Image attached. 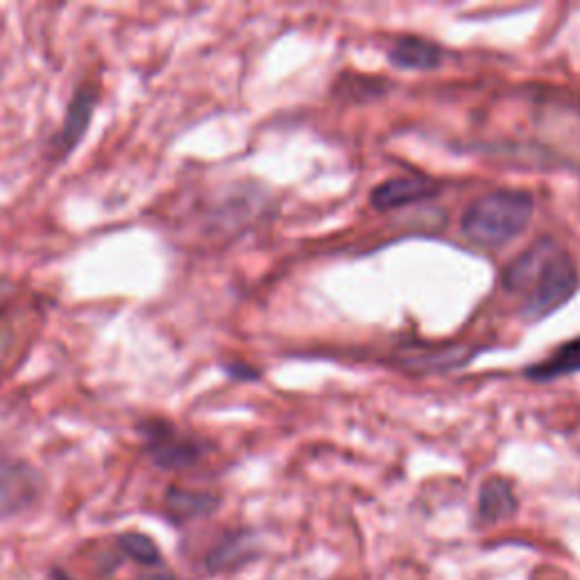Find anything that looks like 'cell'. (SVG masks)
Wrapping results in <instances>:
<instances>
[{
	"label": "cell",
	"mask_w": 580,
	"mask_h": 580,
	"mask_svg": "<svg viewBox=\"0 0 580 580\" xmlns=\"http://www.w3.org/2000/svg\"><path fill=\"white\" fill-rule=\"evenodd\" d=\"M503 284L510 293H522V318L539 322L554 316L578 293L580 272L573 259L551 238H539L522 257L508 265Z\"/></svg>",
	"instance_id": "cell-1"
},
{
	"label": "cell",
	"mask_w": 580,
	"mask_h": 580,
	"mask_svg": "<svg viewBox=\"0 0 580 580\" xmlns=\"http://www.w3.org/2000/svg\"><path fill=\"white\" fill-rule=\"evenodd\" d=\"M535 200L522 189H499L474 200L463 216V234L474 246L503 248L531 225Z\"/></svg>",
	"instance_id": "cell-2"
},
{
	"label": "cell",
	"mask_w": 580,
	"mask_h": 580,
	"mask_svg": "<svg viewBox=\"0 0 580 580\" xmlns=\"http://www.w3.org/2000/svg\"><path fill=\"white\" fill-rule=\"evenodd\" d=\"M144 456L163 471H184L207 456V445L168 418H141L136 422Z\"/></svg>",
	"instance_id": "cell-3"
},
{
	"label": "cell",
	"mask_w": 580,
	"mask_h": 580,
	"mask_svg": "<svg viewBox=\"0 0 580 580\" xmlns=\"http://www.w3.org/2000/svg\"><path fill=\"white\" fill-rule=\"evenodd\" d=\"M44 494V474L30 460L0 450V522L27 513Z\"/></svg>",
	"instance_id": "cell-4"
},
{
	"label": "cell",
	"mask_w": 580,
	"mask_h": 580,
	"mask_svg": "<svg viewBox=\"0 0 580 580\" xmlns=\"http://www.w3.org/2000/svg\"><path fill=\"white\" fill-rule=\"evenodd\" d=\"M98 102H100V89L91 80L73 89L71 98L66 102L59 129L50 136V141L46 146L50 163L66 161L80 148V144L87 139V134L91 129Z\"/></svg>",
	"instance_id": "cell-5"
},
{
	"label": "cell",
	"mask_w": 580,
	"mask_h": 580,
	"mask_svg": "<svg viewBox=\"0 0 580 580\" xmlns=\"http://www.w3.org/2000/svg\"><path fill=\"white\" fill-rule=\"evenodd\" d=\"M440 193V184L429 178L408 175V178H393L374 186L369 193V204L379 212H390L406 207V204H416L422 200H431Z\"/></svg>",
	"instance_id": "cell-6"
},
{
	"label": "cell",
	"mask_w": 580,
	"mask_h": 580,
	"mask_svg": "<svg viewBox=\"0 0 580 580\" xmlns=\"http://www.w3.org/2000/svg\"><path fill=\"white\" fill-rule=\"evenodd\" d=\"M220 508V497L207 490H189L170 486L163 494V510L170 522L186 524L214 515Z\"/></svg>",
	"instance_id": "cell-7"
},
{
	"label": "cell",
	"mask_w": 580,
	"mask_h": 580,
	"mask_svg": "<svg viewBox=\"0 0 580 580\" xmlns=\"http://www.w3.org/2000/svg\"><path fill=\"white\" fill-rule=\"evenodd\" d=\"M390 61L397 68H403V71H433V68L442 66V48L422 37H401L393 44L388 53Z\"/></svg>",
	"instance_id": "cell-8"
},
{
	"label": "cell",
	"mask_w": 580,
	"mask_h": 580,
	"mask_svg": "<svg viewBox=\"0 0 580 580\" xmlns=\"http://www.w3.org/2000/svg\"><path fill=\"white\" fill-rule=\"evenodd\" d=\"M518 497L505 479H488L479 492V520L481 524H497L518 513Z\"/></svg>",
	"instance_id": "cell-9"
},
{
	"label": "cell",
	"mask_w": 580,
	"mask_h": 580,
	"mask_svg": "<svg viewBox=\"0 0 580 580\" xmlns=\"http://www.w3.org/2000/svg\"><path fill=\"white\" fill-rule=\"evenodd\" d=\"M580 372V336L573 340H567L551 356L539 361L537 365L526 369V377L535 384H549L569 374Z\"/></svg>",
	"instance_id": "cell-10"
},
{
	"label": "cell",
	"mask_w": 580,
	"mask_h": 580,
	"mask_svg": "<svg viewBox=\"0 0 580 580\" xmlns=\"http://www.w3.org/2000/svg\"><path fill=\"white\" fill-rule=\"evenodd\" d=\"M118 547L123 549V554L127 558H132L134 562H139V565L159 567L163 562L157 542L150 535L136 533V531L123 533V535H118Z\"/></svg>",
	"instance_id": "cell-11"
},
{
	"label": "cell",
	"mask_w": 580,
	"mask_h": 580,
	"mask_svg": "<svg viewBox=\"0 0 580 580\" xmlns=\"http://www.w3.org/2000/svg\"><path fill=\"white\" fill-rule=\"evenodd\" d=\"M248 554V535L246 533H229L225 535L212 554L207 556V565L218 571L225 567H231L234 562H241Z\"/></svg>",
	"instance_id": "cell-12"
},
{
	"label": "cell",
	"mask_w": 580,
	"mask_h": 580,
	"mask_svg": "<svg viewBox=\"0 0 580 580\" xmlns=\"http://www.w3.org/2000/svg\"><path fill=\"white\" fill-rule=\"evenodd\" d=\"M469 356L471 354H465L463 348H447L445 352L422 354L418 359H411V361H408V365H411V367H422L427 372H433V369H450V367H456V365H465V361Z\"/></svg>",
	"instance_id": "cell-13"
},
{
	"label": "cell",
	"mask_w": 580,
	"mask_h": 580,
	"mask_svg": "<svg viewBox=\"0 0 580 580\" xmlns=\"http://www.w3.org/2000/svg\"><path fill=\"white\" fill-rule=\"evenodd\" d=\"M225 374L234 382H257L259 379V372L254 367H250L248 363H227L223 365Z\"/></svg>",
	"instance_id": "cell-14"
},
{
	"label": "cell",
	"mask_w": 580,
	"mask_h": 580,
	"mask_svg": "<svg viewBox=\"0 0 580 580\" xmlns=\"http://www.w3.org/2000/svg\"><path fill=\"white\" fill-rule=\"evenodd\" d=\"M141 580H178L170 571H152V573H146Z\"/></svg>",
	"instance_id": "cell-15"
},
{
	"label": "cell",
	"mask_w": 580,
	"mask_h": 580,
	"mask_svg": "<svg viewBox=\"0 0 580 580\" xmlns=\"http://www.w3.org/2000/svg\"><path fill=\"white\" fill-rule=\"evenodd\" d=\"M12 288H14L12 280H8V277H3V275H0V297H3L5 293H10Z\"/></svg>",
	"instance_id": "cell-16"
},
{
	"label": "cell",
	"mask_w": 580,
	"mask_h": 580,
	"mask_svg": "<svg viewBox=\"0 0 580 580\" xmlns=\"http://www.w3.org/2000/svg\"><path fill=\"white\" fill-rule=\"evenodd\" d=\"M50 580H76V578L68 576L64 569H53L50 571Z\"/></svg>",
	"instance_id": "cell-17"
}]
</instances>
